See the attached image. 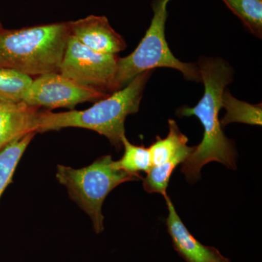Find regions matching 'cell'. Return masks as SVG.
<instances>
[{
  "mask_svg": "<svg viewBox=\"0 0 262 262\" xmlns=\"http://www.w3.org/2000/svg\"><path fill=\"white\" fill-rule=\"evenodd\" d=\"M3 28V26H2V24H0V29Z\"/></svg>",
  "mask_w": 262,
  "mask_h": 262,
  "instance_id": "cell-18",
  "label": "cell"
},
{
  "mask_svg": "<svg viewBox=\"0 0 262 262\" xmlns=\"http://www.w3.org/2000/svg\"><path fill=\"white\" fill-rule=\"evenodd\" d=\"M252 35L262 38V0H222Z\"/></svg>",
  "mask_w": 262,
  "mask_h": 262,
  "instance_id": "cell-15",
  "label": "cell"
},
{
  "mask_svg": "<svg viewBox=\"0 0 262 262\" xmlns=\"http://www.w3.org/2000/svg\"><path fill=\"white\" fill-rule=\"evenodd\" d=\"M70 34V21L1 28L0 67L30 77L58 72Z\"/></svg>",
  "mask_w": 262,
  "mask_h": 262,
  "instance_id": "cell-3",
  "label": "cell"
},
{
  "mask_svg": "<svg viewBox=\"0 0 262 262\" xmlns=\"http://www.w3.org/2000/svg\"><path fill=\"white\" fill-rule=\"evenodd\" d=\"M168 209L167 230L174 249L186 262H231L217 248L201 244L188 230L168 194L164 196Z\"/></svg>",
  "mask_w": 262,
  "mask_h": 262,
  "instance_id": "cell-9",
  "label": "cell"
},
{
  "mask_svg": "<svg viewBox=\"0 0 262 262\" xmlns=\"http://www.w3.org/2000/svg\"><path fill=\"white\" fill-rule=\"evenodd\" d=\"M196 65L204 84V94L194 107L184 106L177 112L180 117H196L204 128L201 144L195 146L181 169L191 184L199 180L202 168L211 162H218L237 170V149L233 141L225 136L220 120L222 94L233 81L234 69L218 57H201Z\"/></svg>",
  "mask_w": 262,
  "mask_h": 262,
  "instance_id": "cell-1",
  "label": "cell"
},
{
  "mask_svg": "<svg viewBox=\"0 0 262 262\" xmlns=\"http://www.w3.org/2000/svg\"><path fill=\"white\" fill-rule=\"evenodd\" d=\"M110 95L77 83L58 72H51L32 80L22 102L38 108H72L80 103L96 102Z\"/></svg>",
  "mask_w": 262,
  "mask_h": 262,
  "instance_id": "cell-7",
  "label": "cell"
},
{
  "mask_svg": "<svg viewBox=\"0 0 262 262\" xmlns=\"http://www.w3.org/2000/svg\"><path fill=\"white\" fill-rule=\"evenodd\" d=\"M38 110L23 102L0 101V151L29 133L37 134Z\"/></svg>",
  "mask_w": 262,
  "mask_h": 262,
  "instance_id": "cell-10",
  "label": "cell"
},
{
  "mask_svg": "<svg viewBox=\"0 0 262 262\" xmlns=\"http://www.w3.org/2000/svg\"><path fill=\"white\" fill-rule=\"evenodd\" d=\"M168 126L167 137L162 139L157 136L156 140L149 147L152 167L166 163L189 147L188 138L182 134L177 122L170 119Z\"/></svg>",
  "mask_w": 262,
  "mask_h": 262,
  "instance_id": "cell-11",
  "label": "cell"
},
{
  "mask_svg": "<svg viewBox=\"0 0 262 262\" xmlns=\"http://www.w3.org/2000/svg\"><path fill=\"white\" fill-rule=\"evenodd\" d=\"M171 0H152L153 17L145 35L135 51L117 61L115 82L117 90L125 87L134 77L146 71L157 68L179 71L188 81L201 82L196 63H186L176 58L165 38V24L168 19V3Z\"/></svg>",
  "mask_w": 262,
  "mask_h": 262,
  "instance_id": "cell-4",
  "label": "cell"
},
{
  "mask_svg": "<svg viewBox=\"0 0 262 262\" xmlns=\"http://www.w3.org/2000/svg\"><path fill=\"white\" fill-rule=\"evenodd\" d=\"M56 177L71 199L89 215L96 234L104 229L102 206L108 194L123 183L141 179L117 168L111 155L100 157L82 168L58 165Z\"/></svg>",
  "mask_w": 262,
  "mask_h": 262,
  "instance_id": "cell-5",
  "label": "cell"
},
{
  "mask_svg": "<svg viewBox=\"0 0 262 262\" xmlns=\"http://www.w3.org/2000/svg\"><path fill=\"white\" fill-rule=\"evenodd\" d=\"M117 55L93 51L70 34L58 73L77 83L111 94L117 89Z\"/></svg>",
  "mask_w": 262,
  "mask_h": 262,
  "instance_id": "cell-6",
  "label": "cell"
},
{
  "mask_svg": "<svg viewBox=\"0 0 262 262\" xmlns=\"http://www.w3.org/2000/svg\"><path fill=\"white\" fill-rule=\"evenodd\" d=\"M152 72L149 70L139 74L125 87L96 101L87 110L58 113L39 112L36 133L66 127L89 129L107 138L117 150L121 149L122 139L125 136V120L128 115L139 112L146 83Z\"/></svg>",
  "mask_w": 262,
  "mask_h": 262,
  "instance_id": "cell-2",
  "label": "cell"
},
{
  "mask_svg": "<svg viewBox=\"0 0 262 262\" xmlns=\"http://www.w3.org/2000/svg\"><path fill=\"white\" fill-rule=\"evenodd\" d=\"M70 33L84 46L98 53L117 55L127 48L124 38L105 16L91 15L70 21Z\"/></svg>",
  "mask_w": 262,
  "mask_h": 262,
  "instance_id": "cell-8",
  "label": "cell"
},
{
  "mask_svg": "<svg viewBox=\"0 0 262 262\" xmlns=\"http://www.w3.org/2000/svg\"><path fill=\"white\" fill-rule=\"evenodd\" d=\"M33 79L12 69L0 67V101L20 103Z\"/></svg>",
  "mask_w": 262,
  "mask_h": 262,
  "instance_id": "cell-17",
  "label": "cell"
},
{
  "mask_svg": "<svg viewBox=\"0 0 262 262\" xmlns=\"http://www.w3.org/2000/svg\"><path fill=\"white\" fill-rule=\"evenodd\" d=\"M222 108H225V117L220 120L222 127L233 122L251 125H261L262 105L251 104L234 98L228 89H225L222 96Z\"/></svg>",
  "mask_w": 262,
  "mask_h": 262,
  "instance_id": "cell-12",
  "label": "cell"
},
{
  "mask_svg": "<svg viewBox=\"0 0 262 262\" xmlns=\"http://www.w3.org/2000/svg\"><path fill=\"white\" fill-rule=\"evenodd\" d=\"M122 144L125 151L121 159L115 161L117 168L131 176L142 179L139 172L147 173L152 168L149 148L131 144L126 136L122 139Z\"/></svg>",
  "mask_w": 262,
  "mask_h": 262,
  "instance_id": "cell-16",
  "label": "cell"
},
{
  "mask_svg": "<svg viewBox=\"0 0 262 262\" xmlns=\"http://www.w3.org/2000/svg\"><path fill=\"white\" fill-rule=\"evenodd\" d=\"M194 148L195 146H189L173 159L158 166H153L145 178H142L144 190L148 193H158L163 196L167 195V188L174 170L187 160Z\"/></svg>",
  "mask_w": 262,
  "mask_h": 262,
  "instance_id": "cell-14",
  "label": "cell"
},
{
  "mask_svg": "<svg viewBox=\"0 0 262 262\" xmlns=\"http://www.w3.org/2000/svg\"><path fill=\"white\" fill-rule=\"evenodd\" d=\"M36 134L29 133L0 151V198L13 182L19 162Z\"/></svg>",
  "mask_w": 262,
  "mask_h": 262,
  "instance_id": "cell-13",
  "label": "cell"
}]
</instances>
